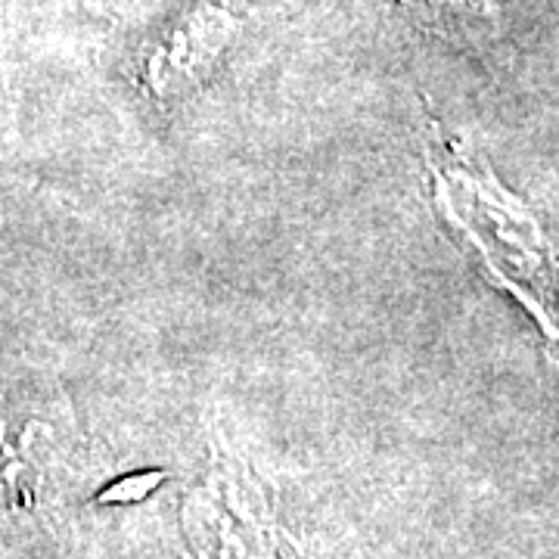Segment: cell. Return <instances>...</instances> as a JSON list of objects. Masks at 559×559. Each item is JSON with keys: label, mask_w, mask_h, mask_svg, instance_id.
<instances>
[{"label": "cell", "mask_w": 559, "mask_h": 559, "mask_svg": "<svg viewBox=\"0 0 559 559\" xmlns=\"http://www.w3.org/2000/svg\"><path fill=\"white\" fill-rule=\"evenodd\" d=\"M426 162L441 215L476 246L488 277L513 293L540 330L559 342V255L538 218L500 190L488 171L466 159L454 140L441 138L436 124Z\"/></svg>", "instance_id": "1"}, {"label": "cell", "mask_w": 559, "mask_h": 559, "mask_svg": "<svg viewBox=\"0 0 559 559\" xmlns=\"http://www.w3.org/2000/svg\"><path fill=\"white\" fill-rule=\"evenodd\" d=\"M183 522L202 559H301L234 451L215 457L212 479L190 498Z\"/></svg>", "instance_id": "2"}, {"label": "cell", "mask_w": 559, "mask_h": 559, "mask_svg": "<svg viewBox=\"0 0 559 559\" xmlns=\"http://www.w3.org/2000/svg\"><path fill=\"white\" fill-rule=\"evenodd\" d=\"M237 20L221 7H197L183 13L165 35H162L150 57H146V81L153 94L168 97L197 81L215 62L221 47L230 40Z\"/></svg>", "instance_id": "3"}, {"label": "cell", "mask_w": 559, "mask_h": 559, "mask_svg": "<svg viewBox=\"0 0 559 559\" xmlns=\"http://www.w3.org/2000/svg\"><path fill=\"white\" fill-rule=\"evenodd\" d=\"M407 7L423 10L429 16L460 25H476V22L495 20V0H404Z\"/></svg>", "instance_id": "4"}, {"label": "cell", "mask_w": 559, "mask_h": 559, "mask_svg": "<svg viewBox=\"0 0 559 559\" xmlns=\"http://www.w3.org/2000/svg\"><path fill=\"white\" fill-rule=\"evenodd\" d=\"M162 481V473H146V476H138V479H124L119 481L112 491H106L103 500H131V498H140V495H146L150 488H156Z\"/></svg>", "instance_id": "5"}]
</instances>
